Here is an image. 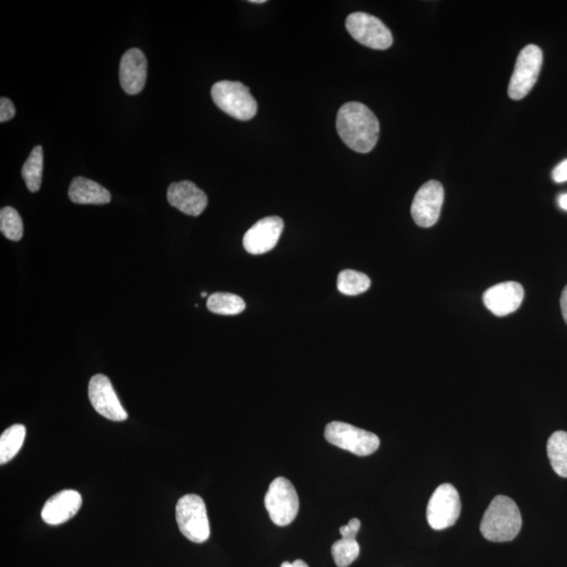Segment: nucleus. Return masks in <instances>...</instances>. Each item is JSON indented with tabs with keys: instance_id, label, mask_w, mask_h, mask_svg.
I'll list each match as a JSON object with an SVG mask.
<instances>
[{
	"instance_id": "obj_1",
	"label": "nucleus",
	"mask_w": 567,
	"mask_h": 567,
	"mask_svg": "<svg viewBox=\"0 0 567 567\" xmlns=\"http://www.w3.org/2000/svg\"><path fill=\"white\" fill-rule=\"evenodd\" d=\"M336 129L344 144L360 153L374 150L380 138V122L376 116L359 103L341 105L336 117Z\"/></svg>"
},
{
	"instance_id": "obj_2",
	"label": "nucleus",
	"mask_w": 567,
	"mask_h": 567,
	"mask_svg": "<svg viewBox=\"0 0 567 567\" xmlns=\"http://www.w3.org/2000/svg\"><path fill=\"white\" fill-rule=\"evenodd\" d=\"M522 527V514L515 501L499 495L496 496L484 513L481 531L489 541L509 542L516 538Z\"/></svg>"
},
{
	"instance_id": "obj_3",
	"label": "nucleus",
	"mask_w": 567,
	"mask_h": 567,
	"mask_svg": "<svg viewBox=\"0 0 567 567\" xmlns=\"http://www.w3.org/2000/svg\"><path fill=\"white\" fill-rule=\"evenodd\" d=\"M211 97L224 113L241 121H248L256 116L258 103L250 88L238 81L223 80L211 88Z\"/></svg>"
},
{
	"instance_id": "obj_4",
	"label": "nucleus",
	"mask_w": 567,
	"mask_h": 567,
	"mask_svg": "<svg viewBox=\"0 0 567 567\" xmlns=\"http://www.w3.org/2000/svg\"><path fill=\"white\" fill-rule=\"evenodd\" d=\"M176 519L179 530L188 540L203 543L210 536V520L205 502L198 495L187 494L176 506Z\"/></svg>"
},
{
	"instance_id": "obj_5",
	"label": "nucleus",
	"mask_w": 567,
	"mask_h": 567,
	"mask_svg": "<svg viewBox=\"0 0 567 567\" xmlns=\"http://www.w3.org/2000/svg\"><path fill=\"white\" fill-rule=\"evenodd\" d=\"M265 507L271 522L279 527L292 523L298 516L300 500L292 481L285 477L275 478L265 495Z\"/></svg>"
},
{
	"instance_id": "obj_6",
	"label": "nucleus",
	"mask_w": 567,
	"mask_h": 567,
	"mask_svg": "<svg viewBox=\"0 0 567 567\" xmlns=\"http://www.w3.org/2000/svg\"><path fill=\"white\" fill-rule=\"evenodd\" d=\"M325 437L331 445L357 456H369L377 451L381 445L377 435L341 422L328 423L325 429Z\"/></svg>"
},
{
	"instance_id": "obj_7",
	"label": "nucleus",
	"mask_w": 567,
	"mask_h": 567,
	"mask_svg": "<svg viewBox=\"0 0 567 567\" xmlns=\"http://www.w3.org/2000/svg\"><path fill=\"white\" fill-rule=\"evenodd\" d=\"M543 63V53L539 46L529 45L519 53L515 70L511 77L509 96L522 100L536 85Z\"/></svg>"
},
{
	"instance_id": "obj_8",
	"label": "nucleus",
	"mask_w": 567,
	"mask_h": 567,
	"mask_svg": "<svg viewBox=\"0 0 567 567\" xmlns=\"http://www.w3.org/2000/svg\"><path fill=\"white\" fill-rule=\"evenodd\" d=\"M347 31L360 45L374 50H387L393 44L392 33L374 15L356 12L347 17Z\"/></svg>"
},
{
	"instance_id": "obj_9",
	"label": "nucleus",
	"mask_w": 567,
	"mask_h": 567,
	"mask_svg": "<svg viewBox=\"0 0 567 567\" xmlns=\"http://www.w3.org/2000/svg\"><path fill=\"white\" fill-rule=\"evenodd\" d=\"M462 501L457 489L450 483L441 484L429 500L427 519L430 527L436 530H445L456 523Z\"/></svg>"
},
{
	"instance_id": "obj_10",
	"label": "nucleus",
	"mask_w": 567,
	"mask_h": 567,
	"mask_svg": "<svg viewBox=\"0 0 567 567\" xmlns=\"http://www.w3.org/2000/svg\"><path fill=\"white\" fill-rule=\"evenodd\" d=\"M445 191L441 183L431 180L418 189L411 206L413 220L418 226L428 228L440 220Z\"/></svg>"
},
{
	"instance_id": "obj_11",
	"label": "nucleus",
	"mask_w": 567,
	"mask_h": 567,
	"mask_svg": "<svg viewBox=\"0 0 567 567\" xmlns=\"http://www.w3.org/2000/svg\"><path fill=\"white\" fill-rule=\"evenodd\" d=\"M88 398L94 409L100 415L114 422H124L127 413L118 399L113 385L108 377L103 374L94 375L88 383Z\"/></svg>"
},
{
	"instance_id": "obj_12",
	"label": "nucleus",
	"mask_w": 567,
	"mask_h": 567,
	"mask_svg": "<svg viewBox=\"0 0 567 567\" xmlns=\"http://www.w3.org/2000/svg\"><path fill=\"white\" fill-rule=\"evenodd\" d=\"M284 230L280 217L271 216L258 221L247 230L243 238L245 251L251 255L259 256L274 250Z\"/></svg>"
},
{
	"instance_id": "obj_13",
	"label": "nucleus",
	"mask_w": 567,
	"mask_h": 567,
	"mask_svg": "<svg viewBox=\"0 0 567 567\" xmlns=\"http://www.w3.org/2000/svg\"><path fill=\"white\" fill-rule=\"evenodd\" d=\"M483 304L496 316H506L522 304L524 289L517 282L499 283L483 293Z\"/></svg>"
},
{
	"instance_id": "obj_14",
	"label": "nucleus",
	"mask_w": 567,
	"mask_h": 567,
	"mask_svg": "<svg viewBox=\"0 0 567 567\" xmlns=\"http://www.w3.org/2000/svg\"><path fill=\"white\" fill-rule=\"evenodd\" d=\"M168 203L187 216L198 217L208 208L206 193L191 181L170 185L168 191Z\"/></svg>"
},
{
	"instance_id": "obj_15",
	"label": "nucleus",
	"mask_w": 567,
	"mask_h": 567,
	"mask_svg": "<svg viewBox=\"0 0 567 567\" xmlns=\"http://www.w3.org/2000/svg\"><path fill=\"white\" fill-rule=\"evenodd\" d=\"M82 505L81 495L75 489H64V491L53 495L44 505L41 511V518L50 525H59L69 522L80 510Z\"/></svg>"
},
{
	"instance_id": "obj_16",
	"label": "nucleus",
	"mask_w": 567,
	"mask_h": 567,
	"mask_svg": "<svg viewBox=\"0 0 567 567\" xmlns=\"http://www.w3.org/2000/svg\"><path fill=\"white\" fill-rule=\"evenodd\" d=\"M120 85L123 91L137 94L144 90L147 78V61L139 49L128 50L120 62Z\"/></svg>"
},
{
	"instance_id": "obj_17",
	"label": "nucleus",
	"mask_w": 567,
	"mask_h": 567,
	"mask_svg": "<svg viewBox=\"0 0 567 567\" xmlns=\"http://www.w3.org/2000/svg\"><path fill=\"white\" fill-rule=\"evenodd\" d=\"M69 197L76 204L103 205L111 200L108 189L84 177H77L70 183Z\"/></svg>"
},
{
	"instance_id": "obj_18",
	"label": "nucleus",
	"mask_w": 567,
	"mask_h": 567,
	"mask_svg": "<svg viewBox=\"0 0 567 567\" xmlns=\"http://www.w3.org/2000/svg\"><path fill=\"white\" fill-rule=\"evenodd\" d=\"M547 455L554 471L560 477L567 478V432L557 431L549 437Z\"/></svg>"
},
{
	"instance_id": "obj_19",
	"label": "nucleus",
	"mask_w": 567,
	"mask_h": 567,
	"mask_svg": "<svg viewBox=\"0 0 567 567\" xmlns=\"http://www.w3.org/2000/svg\"><path fill=\"white\" fill-rule=\"evenodd\" d=\"M44 171V151L41 146H35L34 150L23 164L21 175L25 180L29 192H39L41 182H43Z\"/></svg>"
},
{
	"instance_id": "obj_20",
	"label": "nucleus",
	"mask_w": 567,
	"mask_h": 567,
	"mask_svg": "<svg viewBox=\"0 0 567 567\" xmlns=\"http://www.w3.org/2000/svg\"><path fill=\"white\" fill-rule=\"evenodd\" d=\"M26 437V427L14 424L0 436V464H4L20 452Z\"/></svg>"
},
{
	"instance_id": "obj_21",
	"label": "nucleus",
	"mask_w": 567,
	"mask_h": 567,
	"mask_svg": "<svg viewBox=\"0 0 567 567\" xmlns=\"http://www.w3.org/2000/svg\"><path fill=\"white\" fill-rule=\"evenodd\" d=\"M208 308L216 315L236 316L245 310L246 304L239 295L217 292L209 298Z\"/></svg>"
},
{
	"instance_id": "obj_22",
	"label": "nucleus",
	"mask_w": 567,
	"mask_h": 567,
	"mask_svg": "<svg viewBox=\"0 0 567 567\" xmlns=\"http://www.w3.org/2000/svg\"><path fill=\"white\" fill-rule=\"evenodd\" d=\"M371 281L367 275L358 271L346 269L339 275L338 289L345 295H358L368 291Z\"/></svg>"
},
{
	"instance_id": "obj_23",
	"label": "nucleus",
	"mask_w": 567,
	"mask_h": 567,
	"mask_svg": "<svg viewBox=\"0 0 567 567\" xmlns=\"http://www.w3.org/2000/svg\"><path fill=\"white\" fill-rule=\"evenodd\" d=\"M331 552L338 567H349L359 556L360 547L357 538L341 537V540L333 543Z\"/></svg>"
},
{
	"instance_id": "obj_24",
	"label": "nucleus",
	"mask_w": 567,
	"mask_h": 567,
	"mask_svg": "<svg viewBox=\"0 0 567 567\" xmlns=\"http://www.w3.org/2000/svg\"><path fill=\"white\" fill-rule=\"evenodd\" d=\"M0 230L5 238L20 241L23 235V224L19 212L13 208H4L0 211Z\"/></svg>"
},
{
	"instance_id": "obj_25",
	"label": "nucleus",
	"mask_w": 567,
	"mask_h": 567,
	"mask_svg": "<svg viewBox=\"0 0 567 567\" xmlns=\"http://www.w3.org/2000/svg\"><path fill=\"white\" fill-rule=\"evenodd\" d=\"M16 111L13 103L10 99L3 97L0 99V122H7L13 119Z\"/></svg>"
},
{
	"instance_id": "obj_26",
	"label": "nucleus",
	"mask_w": 567,
	"mask_h": 567,
	"mask_svg": "<svg viewBox=\"0 0 567 567\" xmlns=\"http://www.w3.org/2000/svg\"><path fill=\"white\" fill-rule=\"evenodd\" d=\"M360 529V522L357 518H353L348 524L340 529V534L341 537H352L357 538V535Z\"/></svg>"
},
{
	"instance_id": "obj_27",
	"label": "nucleus",
	"mask_w": 567,
	"mask_h": 567,
	"mask_svg": "<svg viewBox=\"0 0 567 567\" xmlns=\"http://www.w3.org/2000/svg\"><path fill=\"white\" fill-rule=\"evenodd\" d=\"M553 179L557 183L567 181V159L557 165L556 168L553 170Z\"/></svg>"
},
{
	"instance_id": "obj_28",
	"label": "nucleus",
	"mask_w": 567,
	"mask_h": 567,
	"mask_svg": "<svg viewBox=\"0 0 567 567\" xmlns=\"http://www.w3.org/2000/svg\"><path fill=\"white\" fill-rule=\"evenodd\" d=\"M560 305L561 312H563L564 321L567 324V286H565L563 294H561Z\"/></svg>"
},
{
	"instance_id": "obj_29",
	"label": "nucleus",
	"mask_w": 567,
	"mask_h": 567,
	"mask_svg": "<svg viewBox=\"0 0 567 567\" xmlns=\"http://www.w3.org/2000/svg\"><path fill=\"white\" fill-rule=\"evenodd\" d=\"M281 567H309L303 560H295L294 563H283Z\"/></svg>"
},
{
	"instance_id": "obj_30",
	"label": "nucleus",
	"mask_w": 567,
	"mask_h": 567,
	"mask_svg": "<svg viewBox=\"0 0 567 567\" xmlns=\"http://www.w3.org/2000/svg\"><path fill=\"white\" fill-rule=\"evenodd\" d=\"M558 203L561 209L567 211V193L561 194L558 199Z\"/></svg>"
},
{
	"instance_id": "obj_31",
	"label": "nucleus",
	"mask_w": 567,
	"mask_h": 567,
	"mask_svg": "<svg viewBox=\"0 0 567 567\" xmlns=\"http://www.w3.org/2000/svg\"><path fill=\"white\" fill-rule=\"evenodd\" d=\"M250 3L251 4H265L266 2H265V0H251Z\"/></svg>"
},
{
	"instance_id": "obj_32",
	"label": "nucleus",
	"mask_w": 567,
	"mask_h": 567,
	"mask_svg": "<svg viewBox=\"0 0 567 567\" xmlns=\"http://www.w3.org/2000/svg\"><path fill=\"white\" fill-rule=\"evenodd\" d=\"M201 297H203V298L208 297V292L201 293Z\"/></svg>"
}]
</instances>
